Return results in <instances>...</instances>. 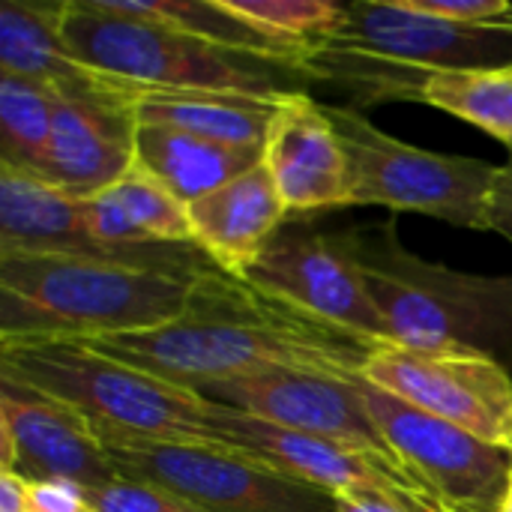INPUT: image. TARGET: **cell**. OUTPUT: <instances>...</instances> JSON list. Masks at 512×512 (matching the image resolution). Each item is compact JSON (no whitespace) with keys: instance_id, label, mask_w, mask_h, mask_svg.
<instances>
[{"instance_id":"cell-33","label":"cell","mask_w":512,"mask_h":512,"mask_svg":"<svg viewBox=\"0 0 512 512\" xmlns=\"http://www.w3.org/2000/svg\"><path fill=\"white\" fill-rule=\"evenodd\" d=\"M504 447H510L512 450V417L510 423H507V432H504Z\"/></svg>"},{"instance_id":"cell-29","label":"cell","mask_w":512,"mask_h":512,"mask_svg":"<svg viewBox=\"0 0 512 512\" xmlns=\"http://www.w3.org/2000/svg\"><path fill=\"white\" fill-rule=\"evenodd\" d=\"M24 512H93V507L81 486L48 480L24 483Z\"/></svg>"},{"instance_id":"cell-32","label":"cell","mask_w":512,"mask_h":512,"mask_svg":"<svg viewBox=\"0 0 512 512\" xmlns=\"http://www.w3.org/2000/svg\"><path fill=\"white\" fill-rule=\"evenodd\" d=\"M501 512H512V477L510 486H507V495H504V504H501Z\"/></svg>"},{"instance_id":"cell-31","label":"cell","mask_w":512,"mask_h":512,"mask_svg":"<svg viewBox=\"0 0 512 512\" xmlns=\"http://www.w3.org/2000/svg\"><path fill=\"white\" fill-rule=\"evenodd\" d=\"M0 512H24V483L12 474H0Z\"/></svg>"},{"instance_id":"cell-16","label":"cell","mask_w":512,"mask_h":512,"mask_svg":"<svg viewBox=\"0 0 512 512\" xmlns=\"http://www.w3.org/2000/svg\"><path fill=\"white\" fill-rule=\"evenodd\" d=\"M210 423L222 444L243 450L252 459L264 462L267 468L291 480H300L306 486H315L327 495H336L357 483H393V486L420 492V486L405 471L369 453H360V450H351V447H342L315 435H303V432L258 420L252 414H243L216 402H213Z\"/></svg>"},{"instance_id":"cell-20","label":"cell","mask_w":512,"mask_h":512,"mask_svg":"<svg viewBox=\"0 0 512 512\" xmlns=\"http://www.w3.org/2000/svg\"><path fill=\"white\" fill-rule=\"evenodd\" d=\"M261 162L264 150L258 147H234L159 123L135 126V165L156 177L186 207Z\"/></svg>"},{"instance_id":"cell-14","label":"cell","mask_w":512,"mask_h":512,"mask_svg":"<svg viewBox=\"0 0 512 512\" xmlns=\"http://www.w3.org/2000/svg\"><path fill=\"white\" fill-rule=\"evenodd\" d=\"M0 474L96 489L120 477L102 441L63 405L0 381Z\"/></svg>"},{"instance_id":"cell-11","label":"cell","mask_w":512,"mask_h":512,"mask_svg":"<svg viewBox=\"0 0 512 512\" xmlns=\"http://www.w3.org/2000/svg\"><path fill=\"white\" fill-rule=\"evenodd\" d=\"M57 255L174 273L186 279L219 270L198 246H105L84 231L81 201L57 192L36 174L0 165V258Z\"/></svg>"},{"instance_id":"cell-10","label":"cell","mask_w":512,"mask_h":512,"mask_svg":"<svg viewBox=\"0 0 512 512\" xmlns=\"http://www.w3.org/2000/svg\"><path fill=\"white\" fill-rule=\"evenodd\" d=\"M366 408L405 474L444 512H501L512 450L360 381Z\"/></svg>"},{"instance_id":"cell-1","label":"cell","mask_w":512,"mask_h":512,"mask_svg":"<svg viewBox=\"0 0 512 512\" xmlns=\"http://www.w3.org/2000/svg\"><path fill=\"white\" fill-rule=\"evenodd\" d=\"M84 345L195 393L264 369H300L357 381L375 354V348L288 309L225 270L195 279L192 306L180 321Z\"/></svg>"},{"instance_id":"cell-3","label":"cell","mask_w":512,"mask_h":512,"mask_svg":"<svg viewBox=\"0 0 512 512\" xmlns=\"http://www.w3.org/2000/svg\"><path fill=\"white\" fill-rule=\"evenodd\" d=\"M60 36L90 69L159 93H240L279 99L309 93L312 78L282 60L216 45L180 27L120 12L111 0H63Z\"/></svg>"},{"instance_id":"cell-24","label":"cell","mask_w":512,"mask_h":512,"mask_svg":"<svg viewBox=\"0 0 512 512\" xmlns=\"http://www.w3.org/2000/svg\"><path fill=\"white\" fill-rule=\"evenodd\" d=\"M57 99L36 81L0 72V165L39 177Z\"/></svg>"},{"instance_id":"cell-12","label":"cell","mask_w":512,"mask_h":512,"mask_svg":"<svg viewBox=\"0 0 512 512\" xmlns=\"http://www.w3.org/2000/svg\"><path fill=\"white\" fill-rule=\"evenodd\" d=\"M360 381L504 447L512 417V375L495 357L387 345L366 360Z\"/></svg>"},{"instance_id":"cell-5","label":"cell","mask_w":512,"mask_h":512,"mask_svg":"<svg viewBox=\"0 0 512 512\" xmlns=\"http://www.w3.org/2000/svg\"><path fill=\"white\" fill-rule=\"evenodd\" d=\"M512 66V27H471L423 15L408 0H351L336 33L309 45L312 81L342 84L354 102L414 99L426 78Z\"/></svg>"},{"instance_id":"cell-6","label":"cell","mask_w":512,"mask_h":512,"mask_svg":"<svg viewBox=\"0 0 512 512\" xmlns=\"http://www.w3.org/2000/svg\"><path fill=\"white\" fill-rule=\"evenodd\" d=\"M0 381L63 405L96 438L222 444L210 423V399L105 357L84 342L0 345Z\"/></svg>"},{"instance_id":"cell-13","label":"cell","mask_w":512,"mask_h":512,"mask_svg":"<svg viewBox=\"0 0 512 512\" xmlns=\"http://www.w3.org/2000/svg\"><path fill=\"white\" fill-rule=\"evenodd\" d=\"M201 396L258 420L369 453L405 471L366 408L360 378L354 381L300 369H264L255 375L216 381L204 387Z\"/></svg>"},{"instance_id":"cell-18","label":"cell","mask_w":512,"mask_h":512,"mask_svg":"<svg viewBox=\"0 0 512 512\" xmlns=\"http://www.w3.org/2000/svg\"><path fill=\"white\" fill-rule=\"evenodd\" d=\"M60 3H0V72L48 87L60 99L132 108L144 90L84 66L60 36Z\"/></svg>"},{"instance_id":"cell-26","label":"cell","mask_w":512,"mask_h":512,"mask_svg":"<svg viewBox=\"0 0 512 512\" xmlns=\"http://www.w3.org/2000/svg\"><path fill=\"white\" fill-rule=\"evenodd\" d=\"M225 6L294 45H312L336 33L345 21V6L327 0H225Z\"/></svg>"},{"instance_id":"cell-34","label":"cell","mask_w":512,"mask_h":512,"mask_svg":"<svg viewBox=\"0 0 512 512\" xmlns=\"http://www.w3.org/2000/svg\"><path fill=\"white\" fill-rule=\"evenodd\" d=\"M180 512H201V510H195V507H186V510H180Z\"/></svg>"},{"instance_id":"cell-22","label":"cell","mask_w":512,"mask_h":512,"mask_svg":"<svg viewBox=\"0 0 512 512\" xmlns=\"http://www.w3.org/2000/svg\"><path fill=\"white\" fill-rule=\"evenodd\" d=\"M111 3L120 12L180 27V30L195 33L201 39H210L216 45H228V48L249 51L258 57L294 63L306 72V57H309L306 45H294V42H285L273 33H264L261 27L234 15L225 6V0H111Z\"/></svg>"},{"instance_id":"cell-8","label":"cell","mask_w":512,"mask_h":512,"mask_svg":"<svg viewBox=\"0 0 512 512\" xmlns=\"http://www.w3.org/2000/svg\"><path fill=\"white\" fill-rule=\"evenodd\" d=\"M99 441L120 477L159 486L201 512H339L333 495L291 480L225 444Z\"/></svg>"},{"instance_id":"cell-15","label":"cell","mask_w":512,"mask_h":512,"mask_svg":"<svg viewBox=\"0 0 512 512\" xmlns=\"http://www.w3.org/2000/svg\"><path fill=\"white\" fill-rule=\"evenodd\" d=\"M264 168L294 216L351 207V156L327 105L315 102L309 93H288L279 99L264 141Z\"/></svg>"},{"instance_id":"cell-28","label":"cell","mask_w":512,"mask_h":512,"mask_svg":"<svg viewBox=\"0 0 512 512\" xmlns=\"http://www.w3.org/2000/svg\"><path fill=\"white\" fill-rule=\"evenodd\" d=\"M333 498L339 512H444L432 498L393 483H357Z\"/></svg>"},{"instance_id":"cell-4","label":"cell","mask_w":512,"mask_h":512,"mask_svg":"<svg viewBox=\"0 0 512 512\" xmlns=\"http://www.w3.org/2000/svg\"><path fill=\"white\" fill-rule=\"evenodd\" d=\"M387 339L411 351H465L501 363L512 351V276H477L408 252L396 219L348 228Z\"/></svg>"},{"instance_id":"cell-17","label":"cell","mask_w":512,"mask_h":512,"mask_svg":"<svg viewBox=\"0 0 512 512\" xmlns=\"http://www.w3.org/2000/svg\"><path fill=\"white\" fill-rule=\"evenodd\" d=\"M135 111L126 105L57 99L39 180L84 201L135 168Z\"/></svg>"},{"instance_id":"cell-2","label":"cell","mask_w":512,"mask_h":512,"mask_svg":"<svg viewBox=\"0 0 512 512\" xmlns=\"http://www.w3.org/2000/svg\"><path fill=\"white\" fill-rule=\"evenodd\" d=\"M195 279L57 255L0 258V345L90 342L180 321Z\"/></svg>"},{"instance_id":"cell-30","label":"cell","mask_w":512,"mask_h":512,"mask_svg":"<svg viewBox=\"0 0 512 512\" xmlns=\"http://www.w3.org/2000/svg\"><path fill=\"white\" fill-rule=\"evenodd\" d=\"M489 231L504 234L512 243V150L504 165H498L489 189Z\"/></svg>"},{"instance_id":"cell-7","label":"cell","mask_w":512,"mask_h":512,"mask_svg":"<svg viewBox=\"0 0 512 512\" xmlns=\"http://www.w3.org/2000/svg\"><path fill=\"white\" fill-rule=\"evenodd\" d=\"M327 114L351 156V207L423 213L456 228L489 231V189L498 165L405 144L354 105H327Z\"/></svg>"},{"instance_id":"cell-27","label":"cell","mask_w":512,"mask_h":512,"mask_svg":"<svg viewBox=\"0 0 512 512\" xmlns=\"http://www.w3.org/2000/svg\"><path fill=\"white\" fill-rule=\"evenodd\" d=\"M84 495L93 512H180L189 507L171 492L129 477H117L105 486L84 489Z\"/></svg>"},{"instance_id":"cell-19","label":"cell","mask_w":512,"mask_h":512,"mask_svg":"<svg viewBox=\"0 0 512 512\" xmlns=\"http://www.w3.org/2000/svg\"><path fill=\"white\" fill-rule=\"evenodd\" d=\"M192 243L225 273L243 276L291 219L264 162L186 207Z\"/></svg>"},{"instance_id":"cell-9","label":"cell","mask_w":512,"mask_h":512,"mask_svg":"<svg viewBox=\"0 0 512 512\" xmlns=\"http://www.w3.org/2000/svg\"><path fill=\"white\" fill-rule=\"evenodd\" d=\"M240 279L375 351L390 345L345 231L327 234L291 216Z\"/></svg>"},{"instance_id":"cell-23","label":"cell","mask_w":512,"mask_h":512,"mask_svg":"<svg viewBox=\"0 0 512 512\" xmlns=\"http://www.w3.org/2000/svg\"><path fill=\"white\" fill-rule=\"evenodd\" d=\"M417 102L489 132L512 150V66L438 72L423 81Z\"/></svg>"},{"instance_id":"cell-21","label":"cell","mask_w":512,"mask_h":512,"mask_svg":"<svg viewBox=\"0 0 512 512\" xmlns=\"http://www.w3.org/2000/svg\"><path fill=\"white\" fill-rule=\"evenodd\" d=\"M282 99V96H279ZM279 99L240 93H159L144 90L132 111L135 123L174 126L210 141L264 150Z\"/></svg>"},{"instance_id":"cell-25","label":"cell","mask_w":512,"mask_h":512,"mask_svg":"<svg viewBox=\"0 0 512 512\" xmlns=\"http://www.w3.org/2000/svg\"><path fill=\"white\" fill-rule=\"evenodd\" d=\"M105 195L120 207V213L126 216L138 243H144V246H153V243L189 246L192 243L186 204L177 201L144 168L135 165L126 177H120L114 186H108Z\"/></svg>"}]
</instances>
